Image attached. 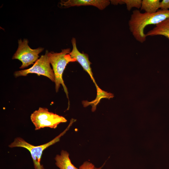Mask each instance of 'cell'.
Masks as SVG:
<instances>
[{"label": "cell", "mask_w": 169, "mask_h": 169, "mask_svg": "<svg viewBox=\"0 0 169 169\" xmlns=\"http://www.w3.org/2000/svg\"><path fill=\"white\" fill-rule=\"evenodd\" d=\"M169 18V10H159L153 13H141L138 10H134L128 22L130 31L138 41L143 43L146 39L144 33L145 27L149 25H155Z\"/></svg>", "instance_id": "cell-1"}, {"label": "cell", "mask_w": 169, "mask_h": 169, "mask_svg": "<svg viewBox=\"0 0 169 169\" xmlns=\"http://www.w3.org/2000/svg\"><path fill=\"white\" fill-rule=\"evenodd\" d=\"M70 48L62 49L59 53L49 52L48 56L51 64L55 79V88L56 92L59 90L61 84L62 85L69 101L68 92L63 79V74L66 66L69 62H76L75 59L72 58L69 54Z\"/></svg>", "instance_id": "cell-2"}, {"label": "cell", "mask_w": 169, "mask_h": 169, "mask_svg": "<svg viewBox=\"0 0 169 169\" xmlns=\"http://www.w3.org/2000/svg\"><path fill=\"white\" fill-rule=\"evenodd\" d=\"M73 122V121L71 120L68 126L63 132L53 140L43 145L34 146L28 143L23 138L18 137L16 138L8 146L10 148L21 147L27 149L31 154L35 169H44L43 166L40 164L43 151L49 146L58 141L60 137L68 130Z\"/></svg>", "instance_id": "cell-3"}, {"label": "cell", "mask_w": 169, "mask_h": 169, "mask_svg": "<svg viewBox=\"0 0 169 169\" xmlns=\"http://www.w3.org/2000/svg\"><path fill=\"white\" fill-rule=\"evenodd\" d=\"M30 118L36 130L45 127L55 128L60 123L67 121L64 117L41 107L31 114Z\"/></svg>", "instance_id": "cell-4"}, {"label": "cell", "mask_w": 169, "mask_h": 169, "mask_svg": "<svg viewBox=\"0 0 169 169\" xmlns=\"http://www.w3.org/2000/svg\"><path fill=\"white\" fill-rule=\"evenodd\" d=\"M28 40L24 38L18 40V47L13 55L12 59H18L20 61L22 64L20 69H23L31 64H34L38 59L39 54L44 49V48L39 47L33 49L28 46Z\"/></svg>", "instance_id": "cell-5"}, {"label": "cell", "mask_w": 169, "mask_h": 169, "mask_svg": "<svg viewBox=\"0 0 169 169\" xmlns=\"http://www.w3.org/2000/svg\"><path fill=\"white\" fill-rule=\"evenodd\" d=\"M48 53V51L46 50L45 54L42 55L31 68L15 71L14 73L15 77L26 76L29 74L35 73L39 75L44 76L55 82V76L50 66Z\"/></svg>", "instance_id": "cell-6"}, {"label": "cell", "mask_w": 169, "mask_h": 169, "mask_svg": "<svg viewBox=\"0 0 169 169\" xmlns=\"http://www.w3.org/2000/svg\"><path fill=\"white\" fill-rule=\"evenodd\" d=\"M71 43L73 49L69 54L71 57L75 59L82 66L83 69L90 75L96 88L99 87L96 84L93 76L92 69L90 67L91 63L89 60L88 55L86 54L80 53L78 49L76 46V40L74 38H72Z\"/></svg>", "instance_id": "cell-7"}, {"label": "cell", "mask_w": 169, "mask_h": 169, "mask_svg": "<svg viewBox=\"0 0 169 169\" xmlns=\"http://www.w3.org/2000/svg\"><path fill=\"white\" fill-rule=\"evenodd\" d=\"M110 1L108 0H62L59 3L61 8L74 6H92L102 10L109 5Z\"/></svg>", "instance_id": "cell-8"}, {"label": "cell", "mask_w": 169, "mask_h": 169, "mask_svg": "<svg viewBox=\"0 0 169 169\" xmlns=\"http://www.w3.org/2000/svg\"><path fill=\"white\" fill-rule=\"evenodd\" d=\"M146 37L162 35L169 39V18L156 25L146 34Z\"/></svg>", "instance_id": "cell-9"}, {"label": "cell", "mask_w": 169, "mask_h": 169, "mask_svg": "<svg viewBox=\"0 0 169 169\" xmlns=\"http://www.w3.org/2000/svg\"><path fill=\"white\" fill-rule=\"evenodd\" d=\"M69 156L67 151L62 150L60 154L57 155L55 158L56 166L60 169H78L72 163Z\"/></svg>", "instance_id": "cell-10"}, {"label": "cell", "mask_w": 169, "mask_h": 169, "mask_svg": "<svg viewBox=\"0 0 169 169\" xmlns=\"http://www.w3.org/2000/svg\"><path fill=\"white\" fill-rule=\"evenodd\" d=\"M96 90L97 96L95 100L90 102L87 101H84L82 102V104L84 107H86L89 105H91L92 110L93 112L95 111L96 110V106L101 98H106L110 99L114 97L113 94L104 91L99 87L96 88Z\"/></svg>", "instance_id": "cell-11"}, {"label": "cell", "mask_w": 169, "mask_h": 169, "mask_svg": "<svg viewBox=\"0 0 169 169\" xmlns=\"http://www.w3.org/2000/svg\"><path fill=\"white\" fill-rule=\"evenodd\" d=\"M160 3L159 0H143L141 9L145 11L146 13H155L159 8Z\"/></svg>", "instance_id": "cell-12"}, {"label": "cell", "mask_w": 169, "mask_h": 169, "mask_svg": "<svg viewBox=\"0 0 169 169\" xmlns=\"http://www.w3.org/2000/svg\"><path fill=\"white\" fill-rule=\"evenodd\" d=\"M124 4L126 5L127 10L130 11L132 8H136L139 9L141 7V0H122Z\"/></svg>", "instance_id": "cell-13"}, {"label": "cell", "mask_w": 169, "mask_h": 169, "mask_svg": "<svg viewBox=\"0 0 169 169\" xmlns=\"http://www.w3.org/2000/svg\"><path fill=\"white\" fill-rule=\"evenodd\" d=\"M159 8L161 10H169V0H163L160 2Z\"/></svg>", "instance_id": "cell-14"}, {"label": "cell", "mask_w": 169, "mask_h": 169, "mask_svg": "<svg viewBox=\"0 0 169 169\" xmlns=\"http://www.w3.org/2000/svg\"><path fill=\"white\" fill-rule=\"evenodd\" d=\"M95 166L92 163L86 161L80 166L79 169H94Z\"/></svg>", "instance_id": "cell-15"}, {"label": "cell", "mask_w": 169, "mask_h": 169, "mask_svg": "<svg viewBox=\"0 0 169 169\" xmlns=\"http://www.w3.org/2000/svg\"><path fill=\"white\" fill-rule=\"evenodd\" d=\"M102 167H101L99 168H96L95 167L94 169H100Z\"/></svg>", "instance_id": "cell-16"}]
</instances>
